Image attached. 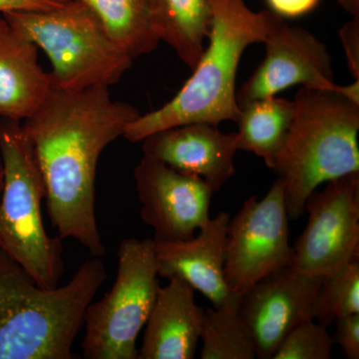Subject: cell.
Instances as JSON below:
<instances>
[{"label": "cell", "mask_w": 359, "mask_h": 359, "mask_svg": "<svg viewBox=\"0 0 359 359\" xmlns=\"http://www.w3.org/2000/svg\"><path fill=\"white\" fill-rule=\"evenodd\" d=\"M4 161H2L1 150H0V194L4 191Z\"/></svg>", "instance_id": "obj_28"}, {"label": "cell", "mask_w": 359, "mask_h": 359, "mask_svg": "<svg viewBox=\"0 0 359 359\" xmlns=\"http://www.w3.org/2000/svg\"><path fill=\"white\" fill-rule=\"evenodd\" d=\"M139 115L131 104L114 100L109 87H53L36 112L21 122L43 175L47 212L58 237L74 238L92 257L106 254L95 209L99 159Z\"/></svg>", "instance_id": "obj_1"}, {"label": "cell", "mask_w": 359, "mask_h": 359, "mask_svg": "<svg viewBox=\"0 0 359 359\" xmlns=\"http://www.w3.org/2000/svg\"><path fill=\"white\" fill-rule=\"evenodd\" d=\"M309 219L292 249L290 268L311 276L332 275L359 259V173L327 182L304 205Z\"/></svg>", "instance_id": "obj_9"}, {"label": "cell", "mask_w": 359, "mask_h": 359, "mask_svg": "<svg viewBox=\"0 0 359 359\" xmlns=\"http://www.w3.org/2000/svg\"><path fill=\"white\" fill-rule=\"evenodd\" d=\"M65 1V0H0V13L50 11L60 6Z\"/></svg>", "instance_id": "obj_26"}, {"label": "cell", "mask_w": 359, "mask_h": 359, "mask_svg": "<svg viewBox=\"0 0 359 359\" xmlns=\"http://www.w3.org/2000/svg\"><path fill=\"white\" fill-rule=\"evenodd\" d=\"M346 51L347 65L355 80H359V15L344 25L339 32Z\"/></svg>", "instance_id": "obj_24"}, {"label": "cell", "mask_w": 359, "mask_h": 359, "mask_svg": "<svg viewBox=\"0 0 359 359\" xmlns=\"http://www.w3.org/2000/svg\"><path fill=\"white\" fill-rule=\"evenodd\" d=\"M4 187L0 203V249L39 287L53 289L63 273L62 245L45 231L43 175L21 122L0 118Z\"/></svg>", "instance_id": "obj_6"}, {"label": "cell", "mask_w": 359, "mask_h": 359, "mask_svg": "<svg viewBox=\"0 0 359 359\" xmlns=\"http://www.w3.org/2000/svg\"><path fill=\"white\" fill-rule=\"evenodd\" d=\"M359 313V259L321 280L313 309V318L325 327Z\"/></svg>", "instance_id": "obj_21"}, {"label": "cell", "mask_w": 359, "mask_h": 359, "mask_svg": "<svg viewBox=\"0 0 359 359\" xmlns=\"http://www.w3.org/2000/svg\"><path fill=\"white\" fill-rule=\"evenodd\" d=\"M14 32L48 57L52 86L65 91L117 84L133 59L110 36L95 13L79 0L43 11L2 14Z\"/></svg>", "instance_id": "obj_5"}, {"label": "cell", "mask_w": 359, "mask_h": 359, "mask_svg": "<svg viewBox=\"0 0 359 359\" xmlns=\"http://www.w3.org/2000/svg\"><path fill=\"white\" fill-rule=\"evenodd\" d=\"M241 297L205 309L201 339L202 359L256 358L254 340L242 314Z\"/></svg>", "instance_id": "obj_20"}, {"label": "cell", "mask_w": 359, "mask_h": 359, "mask_svg": "<svg viewBox=\"0 0 359 359\" xmlns=\"http://www.w3.org/2000/svg\"><path fill=\"white\" fill-rule=\"evenodd\" d=\"M52 88L50 74L39 65V47L8 26L0 33V118L25 121Z\"/></svg>", "instance_id": "obj_16"}, {"label": "cell", "mask_w": 359, "mask_h": 359, "mask_svg": "<svg viewBox=\"0 0 359 359\" xmlns=\"http://www.w3.org/2000/svg\"><path fill=\"white\" fill-rule=\"evenodd\" d=\"M7 27H8V25H7L6 21L4 20V18H0V33L4 32Z\"/></svg>", "instance_id": "obj_29"}, {"label": "cell", "mask_w": 359, "mask_h": 359, "mask_svg": "<svg viewBox=\"0 0 359 359\" xmlns=\"http://www.w3.org/2000/svg\"><path fill=\"white\" fill-rule=\"evenodd\" d=\"M107 278L101 257H92L70 282L39 287L0 249V359H70L86 309Z\"/></svg>", "instance_id": "obj_3"}, {"label": "cell", "mask_w": 359, "mask_h": 359, "mask_svg": "<svg viewBox=\"0 0 359 359\" xmlns=\"http://www.w3.org/2000/svg\"><path fill=\"white\" fill-rule=\"evenodd\" d=\"M148 4L160 42L169 45L193 70L209 37L212 14L207 0H148Z\"/></svg>", "instance_id": "obj_17"}, {"label": "cell", "mask_w": 359, "mask_h": 359, "mask_svg": "<svg viewBox=\"0 0 359 359\" xmlns=\"http://www.w3.org/2000/svg\"><path fill=\"white\" fill-rule=\"evenodd\" d=\"M321 280L320 276L304 275L285 266L241 297L240 313L250 328L257 358L271 359L290 330L313 320Z\"/></svg>", "instance_id": "obj_12"}, {"label": "cell", "mask_w": 359, "mask_h": 359, "mask_svg": "<svg viewBox=\"0 0 359 359\" xmlns=\"http://www.w3.org/2000/svg\"><path fill=\"white\" fill-rule=\"evenodd\" d=\"M230 219L229 212H219L190 240H153L159 276L180 278L205 295L216 308L236 297L229 290L224 271Z\"/></svg>", "instance_id": "obj_14"}, {"label": "cell", "mask_w": 359, "mask_h": 359, "mask_svg": "<svg viewBox=\"0 0 359 359\" xmlns=\"http://www.w3.org/2000/svg\"><path fill=\"white\" fill-rule=\"evenodd\" d=\"M159 287L137 359H192L201 339L205 309L195 290L180 278Z\"/></svg>", "instance_id": "obj_15"}, {"label": "cell", "mask_w": 359, "mask_h": 359, "mask_svg": "<svg viewBox=\"0 0 359 359\" xmlns=\"http://www.w3.org/2000/svg\"><path fill=\"white\" fill-rule=\"evenodd\" d=\"M337 325L334 339L344 355L349 359L359 358V313L351 314L334 321Z\"/></svg>", "instance_id": "obj_23"}, {"label": "cell", "mask_w": 359, "mask_h": 359, "mask_svg": "<svg viewBox=\"0 0 359 359\" xmlns=\"http://www.w3.org/2000/svg\"><path fill=\"white\" fill-rule=\"evenodd\" d=\"M320 0H266L269 11L280 18H295L311 13Z\"/></svg>", "instance_id": "obj_25"}, {"label": "cell", "mask_w": 359, "mask_h": 359, "mask_svg": "<svg viewBox=\"0 0 359 359\" xmlns=\"http://www.w3.org/2000/svg\"><path fill=\"white\" fill-rule=\"evenodd\" d=\"M334 344L327 327L309 320L290 330L271 359H330Z\"/></svg>", "instance_id": "obj_22"}, {"label": "cell", "mask_w": 359, "mask_h": 359, "mask_svg": "<svg viewBox=\"0 0 359 359\" xmlns=\"http://www.w3.org/2000/svg\"><path fill=\"white\" fill-rule=\"evenodd\" d=\"M144 156L182 173L199 177L216 193L235 174L237 133H222L209 123H189L161 130L142 141Z\"/></svg>", "instance_id": "obj_13"}, {"label": "cell", "mask_w": 359, "mask_h": 359, "mask_svg": "<svg viewBox=\"0 0 359 359\" xmlns=\"http://www.w3.org/2000/svg\"><path fill=\"white\" fill-rule=\"evenodd\" d=\"M339 2L346 11L353 14V16L359 15V0H339Z\"/></svg>", "instance_id": "obj_27"}, {"label": "cell", "mask_w": 359, "mask_h": 359, "mask_svg": "<svg viewBox=\"0 0 359 359\" xmlns=\"http://www.w3.org/2000/svg\"><path fill=\"white\" fill-rule=\"evenodd\" d=\"M96 14L116 43L136 59L157 49L148 0H79Z\"/></svg>", "instance_id": "obj_19"}, {"label": "cell", "mask_w": 359, "mask_h": 359, "mask_svg": "<svg viewBox=\"0 0 359 359\" xmlns=\"http://www.w3.org/2000/svg\"><path fill=\"white\" fill-rule=\"evenodd\" d=\"M154 241L128 238L118 250L113 287L84 316L83 358L137 359L136 342L159 290Z\"/></svg>", "instance_id": "obj_7"}, {"label": "cell", "mask_w": 359, "mask_h": 359, "mask_svg": "<svg viewBox=\"0 0 359 359\" xmlns=\"http://www.w3.org/2000/svg\"><path fill=\"white\" fill-rule=\"evenodd\" d=\"M142 221L156 242L192 238L209 223L214 192L202 179L144 156L134 169Z\"/></svg>", "instance_id": "obj_10"}, {"label": "cell", "mask_w": 359, "mask_h": 359, "mask_svg": "<svg viewBox=\"0 0 359 359\" xmlns=\"http://www.w3.org/2000/svg\"><path fill=\"white\" fill-rule=\"evenodd\" d=\"M337 89L302 87L294 114L273 170L282 180L287 212L304 214L318 187L359 173V102Z\"/></svg>", "instance_id": "obj_4"}, {"label": "cell", "mask_w": 359, "mask_h": 359, "mask_svg": "<svg viewBox=\"0 0 359 359\" xmlns=\"http://www.w3.org/2000/svg\"><path fill=\"white\" fill-rule=\"evenodd\" d=\"M211 25L207 45L192 76L177 95L152 112L130 123L123 137L142 142L149 135L189 123H237L236 79L241 58L250 45L263 43L276 14L254 11L245 0H207Z\"/></svg>", "instance_id": "obj_2"}, {"label": "cell", "mask_w": 359, "mask_h": 359, "mask_svg": "<svg viewBox=\"0 0 359 359\" xmlns=\"http://www.w3.org/2000/svg\"><path fill=\"white\" fill-rule=\"evenodd\" d=\"M294 101L276 96L250 101L241 107L237 122L238 151L262 158L273 169L292 124Z\"/></svg>", "instance_id": "obj_18"}, {"label": "cell", "mask_w": 359, "mask_h": 359, "mask_svg": "<svg viewBox=\"0 0 359 359\" xmlns=\"http://www.w3.org/2000/svg\"><path fill=\"white\" fill-rule=\"evenodd\" d=\"M263 43L266 57L237 91L240 108L295 85L323 89L339 86L334 82V66L327 46L308 30L290 26L276 15Z\"/></svg>", "instance_id": "obj_11"}, {"label": "cell", "mask_w": 359, "mask_h": 359, "mask_svg": "<svg viewBox=\"0 0 359 359\" xmlns=\"http://www.w3.org/2000/svg\"><path fill=\"white\" fill-rule=\"evenodd\" d=\"M289 219L280 178L263 199L250 196L230 219L224 271L231 294L242 297L266 276L290 266L294 249Z\"/></svg>", "instance_id": "obj_8"}]
</instances>
